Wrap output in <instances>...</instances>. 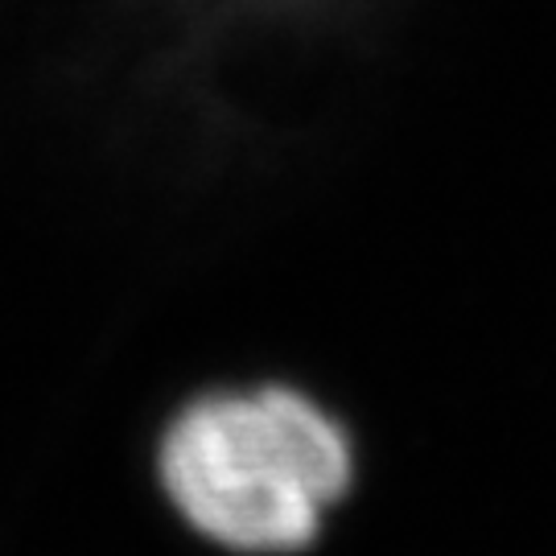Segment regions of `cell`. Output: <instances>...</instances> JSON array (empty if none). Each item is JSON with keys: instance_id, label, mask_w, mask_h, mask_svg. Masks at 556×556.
Instances as JSON below:
<instances>
[{"instance_id": "1", "label": "cell", "mask_w": 556, "mask_h": 556, "mask_svg": "<svg viewBox=\"0 0 556 556\" xmlns=\"http://www.w3.org/2000/svg\"><path fill=\"white\" fill-rule=\"evenodd\" d=\"M153 470L169 511L227 556H301L351 495L358 450L330 404L285 379L227 383L165 420Z\"/></svg>"}]
</instances>
